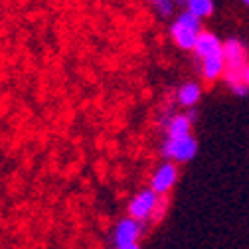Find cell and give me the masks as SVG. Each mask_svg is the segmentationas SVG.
Segmentation results:
<instances>
[{
	"label": "cell",
	"mask_w": 249,
	"mask_h": 249,
	"mask_svg": "<svg viewBox=\"0 0 249 249\" xmlns=\"http://www.w3.org/2000/svg\"><path fill=\"white\" fill-rule=\"evenodd\" d=\"M224 57H226V71H224V81L228 87L235 93V95L243 97L249 91L245 85V70L249 64L247 48L241 40L237 38H228L224 42Z\"/></svg>",
	"instance_id": "cell-1"
},
{
	"label": "cell",
	"mask_w": 249,
	"mask_h": 249,
	"mask_svg": "<svg viewBox=\"0 0 249 249\" xmlns=\"http://www.w3.org/2000/svg\"><path fill=\"white\" fill-rule=\"evenodd\" d=\"M202 32L204 30L200 26V18L190 12H182L170 26V36L180 50H194Z\"/></svg>",
	"instance_id": "cell-2"
},
{
	"label": "cell",
	"mask_w": 249,
	"mask_h": 249,
	"mask_svg": "<svg viewBox=\"0 0 249 249\" xmlns=\"http://www.w3.org/2000/svg\"><path fill=\"white\" fill-rule=\"evenodd\" d=\"M196 152H198V144L192 135L166 139L162 144V157L174 162H188L196 157Z\"/></svg>",
	"instance_id": "cell-3"
},
{
	"label": "cell",
	"mask_w": 249,
	"mask_h": 249,
	"mask_svg": "<svg viewBox=\"0 0 249 249\" xmlns=\"http://www.w3.org/2000/svg\"><path fill=\"white\" fill-rule=\"evenodd\" d=\"M157 202H159V194L146 188V190H141L131 202H129V217L137 222H148L152 217V212L157 208Z\"/></svg>",
	"instance_id": "cell-4"
},
{
	"label": "cell",
	"mask_w": 249,
	"mask_h": 249,
	"mask_svg": "<svg viewBox=\"0 0 249 249\" xmlns=\"http://www.w3.org/2000/svg\"><path fill=\"white\" fill-rule=\"evenodd\" d=\"M178 180V168L174 162H162L152 174L150 180V190H154L159 196H166Z\"/></svg>",
	"instance_id": "cell-5"
},
{
	"label": "cell",
	"mask_w": 249,
	"mask_h": 249,
	"mask_svg": "<svg viewBox=\"0 0 249 249\" xmlns=\"http://www.w3.org/2000/svg\"><path fill=\"white\" fill-rule=\"evenodd\" d=\"M144 231V224L142 222H137L133 217H124L121 220L115 228V233H113V241L117 247H124V245H133L137 243V239L141 237V233Z\"/></svg>",
	"instance_id": "cell-6"
},
{
	"label": "cell",
	"mask_w": 249,
	"mask_h": 249,
	"mask_svg": "<svg viewBox=\"0 0 249 249\" xmlns=\"http://www.w3.org/2000/svg\"><path fill=\"white\" fill-rule=\"evenodd\" d=\"M224 52V44L220 42V38H217L215 34L212 32H202L196 46H194V53L202 59L210 57V55H215V53H222Z\"/></svg>",
	"instance_id": "cell-7"
},
{
	"label": "cell",
	"mask_w": 249,
	"mask_h": 249,
	"mask_svg": "<svg viewBox=\"0 0 249 249\" xmlns=\"http://www.w3.org/2000/svg\"><path fill=\"white\" fill-rule=\"evenodd\" d=\"M224 71H226V57H224V52L202 59V75H204L206 81H210V83L217 81L220 77H224Z\"/></svg>",
	"instance_id": "cell-8"
},
{
	"label": "cell",
	"mask_w": 249,
	"mask_h": 249,
	"mask_svg": "<svg viewBox=\"0 0 249 249\" xmlns=\"http://www.w3.org/2000/svg\"><path fill=\"white\" fill-rule=\"evenodd\" d=\"M190 127H192V121H190L188 115H172V117L166 121L168 139H176V137L190 135Z\"/></svg>",
	"instance_id": "cell-9"
},
{
	"label": "cell",
	"mask_w": 249,
	"mask_h": 249,
	"mask_svg": "<svg viewBox=\"0 0 249 249\" xmlns=\"http://www.w3.org/2000/svg\"><path fill=\"white\" fill-rule=\"evenodd\" d=\"M200 97H202V87L198 83H194V81L184 83L178 89V103L184 105V107L194 109V105L200 101Z\"/></svg>",
	"instance_id": "cell-10"
},
{
	"label": "cell",
	"mask_w": 249,
	"mask_h": 249,
	"mask_svg": "<svg viewBox=\"0 0 249 249\" xmlns=\"http://www.w3.org/2000/svg\"><path fill=\"white\" fill-rule=\"evenodd\" d=\"M188 12L194 14L196 18H208L213 12V0H188Z\"/></svg>",
	"instance_id": "cell-11"
},
{
	"label": "cell",
	"mask_w": 249,
	"mask_h": 249,
	"mask_svg": "<svg viewBox=\"0 0 249 249\" xmlns=\"http://www.w3.org/2000/svg\"><path fill=\"white\" fill-rule=\"evenodd\" d=\"M168 206H170L168 196H159V202H157V208H154V212H152L150 222H152V224L162 222V217H164V215H166V212H168Z\"/></svg>",
	"instance_id": "cell-12"
},
{
	"label": "cell",
	"mask_w": 249,
	"mask_h": 249,
	"mask_svg": "<svg viewBox=\"0 0 249 249\" xmlns=\"http://www.w3.org/2000/svg\"><path fill=\"white\" fill-rule=\"evenodd\" d=\"M160 16H172L174 12V0H148Z\"/></svg>",
	"instance_id": "cell-13"
},
{
	"label": "cell",
	"mask_w": 249,
	"mask_h": 249,
	"mask_svg": "<svg viewBox=\"0 0 249 249\" xmlns=\"http://www.w3.org/2000/svg\"><path fill=\"white\" fill-rule=\"evenodd\" d=\"M117 249H141L139 243H133V245H124V247H117Z\"/></svg>",
	"instance_id": "cell-14"
},
{
	"label": "cell",
	"mask_w": 249,
	"mask_h": 249,
	"mask_svg": "<svg viewBox=\"0 0 249 249\" xmlns=\"http://www.w3.org/2000/svg\"><path fill=\"white\" fill-rule=\"evenodd\" d=\"M245 85L249 89V64H247V70H245Z\"/></svg>",
	"instance_id": "cell-15"
},
{
	"label": "cell",
	"mask_w": 249,
	"mask_h": 249,
	"mask_svg": "<svg viewBox=\"0 0 249 249\" xmlns=\"http://www.w3.org/2000/svg\"><path fill=\"white\" fill-rule=\"evenodd\" d=\"M176 4H188V0H174Z\"/></svg>",
	"instance_id": "cell-16"
},
{
	"label": "cell",
	"mask_w": 249,
	"mask_h": 249,
	"mask_svg": "<svg viewBox=\"0 0 249 249\" xmlns=\"http://www.w3.org/2000/svg\"><path fill=\"white\" fill-rule=\"evenodd\" d=\"M241 2H243V4H245V6L249 8V0H241Z\"/></svg>",
	"instance_id": "cell-17"
}]
</instances>
